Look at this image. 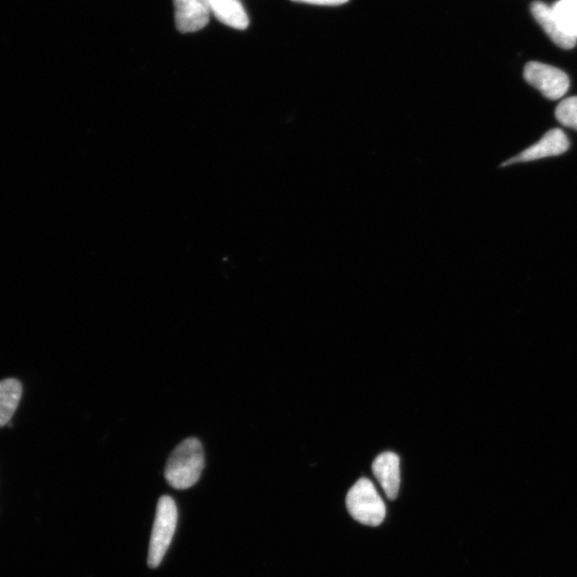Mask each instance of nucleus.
Here are the masks:
<instances>
[{
  "instance_id": "nucleus-5",
  "label": "nucleus",
  "mask_w": 577,
  "mask_h": 577,
  "mask_svg": "<svg viewBox=\"0 0 577 577\" xmlns=\"http://www.w3.org/2000/svg\"><path fill=\"white\" fill-rule=\"evenodd\" d=\"M569 147L570 142L567 135L559 129H553L545 134L537 144L527 148L517 157L504 163L503 166L556 157V155L565 153Z\"/></svg>"
},
{
  "instance_id": "nucleus-4",
  "label": "nucleus",
  "mask_w": 577,
  "mask_h": 577,
  "mask_svg": "<svg viewBox=\"0 0 577 577\" xmlns=\"http://www.w3.org/2000/svg\"><path fill=\"white\" fill-rule=\"evenodd\" d=\"M524 79L550 100L565 97L570 88L569 77L564 71L541 62H528L524 69Z\"/></svg>"
},
{
  "instance_id": "nucleus-9",
  "label": "nucleus",
  "mask_w": 577,
  "mask_h": 577,
  "mask_svg": "<svg viewBox=\"0 0 577 577\" xmlns=\"http://www.w3.org/2000/svg\"><path fill=\"white\" fill-rule=\"evenodd\" d=\"M211 13L225 25L244 30L248 27V15L240 0H206Z\"/></svg>"
},
{
  "instance_id": "nucleus-1",
  "label": "nucleus",
  "mask_w": 577,
  "mask_h": 577,
  "mask_svg": "<svg viewBox=\"0 0 577 577\" xmlns=\"http://www.w3.org/2000/svg\"><path fill=\"white\" fill-rule=\"evenodd\" d=\"M205 467V452L199 440L187 439L171 452L165 469L170 487L187 490L196 485Z\"/></svg>"
},
{
  "instance_id": "nucleus-6",
  "label": "nucleus",
  "mask_w": 577,
  "mask_h": 577,
  "mask_svg": "<svg viewBox=\"0 0 577 577\" xmlns=\"http://www.w3.org/2000/svg\"><path fill=\"white\" fill-rule=\"evenodd\" d=\"M174 5L180 33H196L209 24L211 11L206 0H174Z\"/></svg>"
},
{
  "instance_id": "nucleus-8",
  "label": "nucleus",
  "mask_w": 577,
  "mask_h": 577,
  "mask_svg": "<svg viewBox=\"0 0 577 577\" xmlns=\"http://www.w3.org/2000/svg\"><path fill=\"white\" fill-rule=\"evenodd\" d=\"M532 13L534 18L545 30V33L548 34L551 40L557 44L559 48L565 50H571L574 48L576 39L565 34L563 29L560 28L554 17L553 10L541 2H535L532 4Z\"/></svg>"
},
{
  "instance_id": "nucleus-3",
  "label": "nucleus",
  "mask_w": 577,
  "mask_h": 577,
  "mask_svg": "<svg viewBox=\"0 0 577 577\" xmlns=\"http://www.w3.org/2000/svg\"><path fill=\"white\" fill-rule=\"evenodd\" d=\"M347 508L352 518L367 526H379L386 517V506L373 483L358 480L347 496Z\"/></svg>"
},
{
  "instance_id": "nucleus-11",
  "label": "nucleus",
  "mask_w": 577,
  "mask_h": 577,
  "mask_svg": "<svg viewBox=\"0 0 577 577\" xmlns=\"http://www.w3.org/2000/svg\"><path fill=\"white\" fill-rule=\"evenodd\" d=\"M553 14L564 33L577 39V0H561L554 7Z\"/></svg>"
},
{
  "instance_id": "nucleus-13",
  "label": "nucleus",
  "mask_w": 577,
  "mask_h": 577,
  "mask_svg": "<svg viewBox=\"0 0 577 577\" xmlns=\"http://www.w3.org/2000/svg\"><path fill=\"white\" fill-rule=\"evenodd\" d=\"M293 2L305 3L317 6H340L349 2V0H293Z\"/></svg>"
},
{
  "instance_id": "nucleus-10",
  "label": "nucleus",
  "mask_w": 577,
  "mask_h": 577,
  "mask_svg": "<svg viewBox=\"0 0 577 577\" xmlns=\"http://www.w3.org/2000/svg\"><path fill=\"white\" fill-rule=\"evenodd\" d=\"M22 394V384L18 380L0 381V428L10 423L19 407Z\"/></svg>"
},
{
  "instance_id": "nucleus-2",
  "label": "nucleus",
  "mask_w": 577,
  "mask_h": 577,
  "mask_svg": "<svg viewBox=\"0 0 577 577\" xmlns=\"http://www.w3.org/2000/svg\"><path fill=\"white\" fill-rule=\"evenodd\" d=\"M178 523V509L173 498H160L155 514L149 547L148 565L158 568L173 541Z\"/></svg>"
},
{
  "instance_id": "nucleus-7",
  "label": "nucleus",
  "mask_w": 577,
  "mask_h": 577,
  "mask_svg": "<svg viewBox=\"0 0 577 577\" xmlns=\"http://www.w3.org/2000/svg\"><path fill=\"white\" fill-rule=\"evenodd\" d=\"M372 471L387 498L395 501L400 489V458L395 452H384L374 460Z\"/></svg>"
},
{
  "instance_id": "nucleus-12",
  "label": "nucleus",
  "mask_w": 577,
  "mask_h": 577,
  "mask_svg": "<svg viewBox=\"0 0 577 577\" xmlns=\"http://www.w3.org/2000/svg\"><path fill=\"white\" fill-rule=\"evenodd\" d=\"M555 115L563 126L577 131V97L561 101L556 108Z\"/></svg>"
}]
</instances>
